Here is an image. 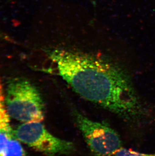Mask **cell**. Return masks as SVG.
I'll return each instance as SVG.
<instances>
[{"label": "cell", "instance_id": "obj_6", "mask_svg": "<svg viewBox=\"0 0 155 156\" xmlns=\"http://www.w3.org/2000/svg\"><path fill=\"white\" fill-rule=\"evenodd\" d=\"M114 156H155V153L145 154L122 147Z\"/></svg>", "mask_w": 155, "mask_h": 156}, {"label": "cell", "instance_id": "obj_1", "mask_svg": "<svg viewBox=\"0 0 155 156\" xmlns=\"http://www.w3.org/2000/svg\"><path fill=\"white\" fill-rule=\"evenodd\" d=\"M58 75L86 100L128 121L143 115L139 97L124 69L107 58L72 49L49 52Z\"/></svg>", "mask_w": 155, "mask_h": 156}, {"label": "cell", "instance_id": "obj_4", "mask_svg": "<svg viewBox=\"0 0 155 156\" xmlns=\"http://www.w3.org/2000/svg\"><path fill=\"white\" fill-rule=\"evenodd\" d=\"M14 131L21 143L48 156L67 155L75 150L73 143L53 136L41 122L22 123Z\"/></svg>", "mask_w": 155, "mask_h": 156}, {"label": "cell", "instance_id": "obj_7", "mask_svg": "<svg viewBox=\"0 0 155 156\" xmlns=\"http://www.w3.org/2000/svg\"><path fill=\"white\" fill-rule=\"evenodd\" d=\"M0 38H4L5 39L6 38H6H5V35H3L2 34H1V33H0Z\"/></svg>", "mask_w": 155, "mask_h": 156}, {"label": "cell", "instance_id": "obj_2", "mask_svg": "<svg viewBox=\"0 0 155 156\" xmlns=\"http://www.w3.org/2000/svg\"><path fill=\"white\" fill-rule=\"evenodd\" d=\"M6 109L10 118L22 123L42 122L44 107L41 94L32 83L16 77L8 83L5 93Z\"/></svg>", "mask_w": 155, "mask_h": 156}, {"label": "cell", "instance_id": "obj_3", "mask_svg": "<svg viewBox=\"0 0 155 156\" xmlns=\"http://www.w3.org/2000/svg\"><path fill=\"white\" fill-rule=\"evenodd\" d=\"M74 115L84 139L95 156H114L122 148L120 136L111 127L93 120L77 111Z\"/></svg>", "mask_w": 155, "mask_h": 156}, {"label": "cell", "instance_id": "obj_5", "mask_svg": "<svg viewBox=\"0 0 155 156\" xmlns=\"http://www.w3.org/2000/svg\"><path fill=\"white\" fill-rule=\"evenodd\" d=\"M10 118L0 77V156H29L15 136Z\"/></svg>", "mask_w": 155, "mask_h": 156}]
</instances>
